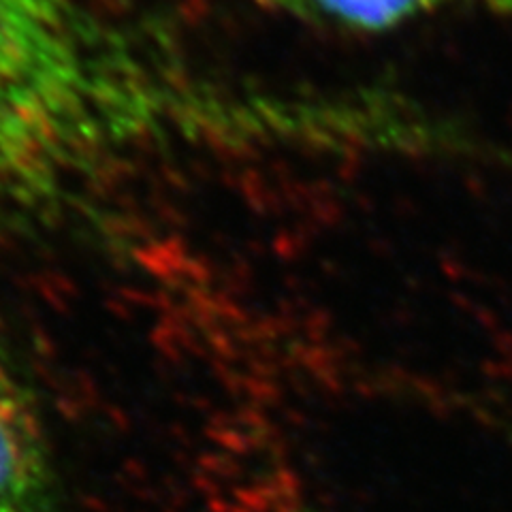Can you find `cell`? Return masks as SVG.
I'll list each match as a JSON object with an SVG mask.
<instances>
[{
	"mask_svg": "<svg viewBox=\"0 0 512 512\" xmlns=\"http://www.w3.org/2000/svg\"><path fill=\"white\" fill-rule=\"evenodd\" d=\"M203 116L199 79L84 0H0V222L67 212Z\"/></svg>",
	"mask_w": 512,
	"mask_h": 512,
	"instance_id": "6da1fadb",
	"label": "cell"
},
{
	"mask_svg": "<svg viewBox=\"0 0 512 512\" xmlns=\"http://www.w3.org/2000/svg\"><path fill=\"white\" fill-rule=\"evenodd\" d=\"M0 512H62L45 423L18 367L0 346Z\"/></svg>",
	"mask_w": 512,
	"mask_h": 512,
	"instance_id": "7a4b0ae2",
	"label": "cell"
},
{
	"mask_svg": "<svg viewBox=\"0 0 512 512\" xmlns=\"http://www.w3.org/2000/svg\"><path fill=\"white\" fill-rule=\"evenodd\" d=\"M261 7L327 28L384 32L466 0H254Z\"/></svg>",
	"mask_w": 512,
	"mask_h": 512,
	"instance_id": "3957f363",
	"label": "cell"
}]
</instances>
